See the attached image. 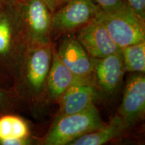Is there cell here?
Masks as SVG:
<instances>
[{
    "instance_id": "obj_1",
    "label": "cell",
    "mask_w": 145,
    "mask_h": 145,
    "mask_svg": "<svg viewBox=\"0 0 145 145\" xmlns=\"http://www.w3.org/2000/svg\"><path fill=\"white\" fill-rule=\"evenodd\" d=\"M98 109L95 105L77 113L58 116L43 140L46 145H69L89 132L102 126Z\"/></svg>"
},
{
    "instance_id": "obj_2",
    "label": "cell",
    "mask_w": 145,
    "mask_h": 145,
    "mask_svg": "<svg viewBox=\"0 0 145 145\" xmlns=\"http://www.w3.org/2000/svg\"><path fill=\"white\" fill-rule=\"evenodd\" d=\"M104 26L120 48L145 40V20L128 4L110 12L101 10L95 18Z\"/></svg>"
},
{
    "instance_id": "obj_3",
    "label": "cell",
    "mask_w": 145,
    "mask_h": 145,
    "mask_svg": "<svg viewBox=\"0 0 145 145\" xmlns=\"http://www.w3.org/2000/svg\"><path fill=\"white\" fill-rule=\"evenodd\" d=\"M18 3L28 47L52 44V13L44 1L22 0Z\"/></svg>"
},
{
    "instance_id": "obj_4",
    "label": "cell",
    "mask_w": 145,
    "mask_h": 145,
    "mask_svg": "<svg viewBox=\"0 0 145 145\" xmlns=\"http://www.w3.org/2000/svg\"><path fill=\"white\" fill-rule=\"evenodd\" d=\"M101 10L94 0H69L52 14V37L75 33L95 19Z\"/></svg>"
},
{
    "instance_id": "obj_5",
    "label": "cell",
    "mask_w": 145,
    "mask_h": 145,
    "mask_svg": "<svg viewBox=\"0 0 145 145\" xmlns=\"http://www.w3.org/2000/svg\"><path fill=\"white\" fill-rule=\"evenodd\" d=\"M52 45L28 46L25 55L24 79L32 96L41 97L52 62Z\"/></svg>"
},
{
    "instance_id": "obj_6",
    "label": "cell",
    "mask_w": 145,
    "mask_h": 145,
    "mask_svg": "<svg viewBox=\"0 0 145 145\" xmlns=\"http://www.w3.org/2000/svg\"><path fill=\"white\" fill-rule=\"evenodd\" d=\"M16 38L26 40L19 4L16 0H3L0 4V55L13 51Z\"/></svg>"
},
{
    "instance_id": "obj_7",
    "label": "cell",
    "mask_w": 145,
    "mask_h": 145,
    "mask_svg": "<svg viewBox=\"0 0 145 145\" xmlns=\"http://www.w3.org/2000/svg\"><path fill=\"white\" fill-rule=\"evenodd\" d=\"M78 85H92L97 88L95 77H81L67 67L59 59L55 47L52 45V62L46 87L50 99L57 102L69 88Z\"/></svg>"
},
{
    "instance_id": "obj_8",
    "label": "cell",
    "mask_w": 145,
    "mask_h": 145,
    "mask_svg": "<svg viewBox=\"0 0 145 145\" xmlns=\"http://www.w3.org/2000/svg\"><path fill=\"white\" fill-rule=\"evenodd\" d=\"M145 111V78L142 73H135L127 81L118 115L127 128L144 116Z\"/></svg>"
},
{
    "instance_id": "obj_9",
    "label": "cell",
    "mask_w": 145,
    "mask_h": 145,
    "mask_svg": "<svg viewBox=\"0 0 145 145\" xmlns=\"http://www.w3.org/2000/svg\"><path fill=\"white\" fill-rule=\"evenodd\" d=\"M76 37L91 58H103L119 51L106 28L98 20L87 24L76 32Z\"/></svg>"
},
{
    "instance_id": "obj_10",
    "label": "cell",
    "mask_w": 145,
    "mask_h": 145,
    "mask_svg": "<svg viewBox=\"0 0 145 145\" xmlns=\"http://www.w3.org/2000/svg\"><path fill=\"white\" fill-rule=\"evenodd\" d=\"M56 51L61 61L72 72L84 77H94L91 57L74 33L63 35Z\"/></svg>"
},
{
    "instance_id": "obj_11",
    "label": "cell",
    "mask_w": 145,
    "mask_h": 145,
    "mask_svg": "<svg viewBox=\"0 0 145 145\" xmlns=\"http://www.w3.org/2000/svg\"><path fill=\"white\" fill-rule=\"evenodd\" d=\"M97 88L112 93L118 88L125 72L121 49L103 58H91Z\"/></svg>"
},
{
    "instance_id": "obj_12",
    "label": "cell",
    "mask_w": 145,
    "mask_h": 145,
    "mask_svg": "<svg viewBox=\"0 0 145 145\" xmlns=\"http://www.w3.org/2000/svg\"><path fill=\"white\" fill-rule=\"evenodd\" d=\"M99 95L98 88L92 85H78L69 88L60 97L58 116L81 112L94 104Z\"/></svg>"
},
{
    "instance_id": "obj_13",
    "label": "cell",
    "mask_w": 145,
    "mask_h": 145,
    "mask_svg": "<svg viewBox=\"0 0 145 145\" xmlns=\"http://www.w3.org/2000/svg\"><path fill=\"white\" fill-rule=\"evenodd\" d=\"M127 127L120 116L117 114L107 124L93 131L81 136L69 145H101L120 137Z\"/></svg>"
},
{
    "instance_id": "obj_14",
    "label": "cell",
    "mask_w": 145,
    "mask_h": 145,
    "mask_svg": "<svg viewBox=\"0 0 145 145\" xmlns=\"http://www.w3.org/2000/svg\"><path fill=\"white\" fill-rule=\"evenodd\" d=\"M30 135L26 122L15 116L0 118V142L5 145L26 144Z\"/></svg>"
},
{
    "instance_id": "obj_15",
    "label": "cell",
    "mask_w": 145,
    "mask_h": 145,
    "mask_svg": "<svg viewBox=\"0 0 145 145\" xmlns=\"http://www.w3.org/2000/svg\"><path fill=\"white\" fill-rule=\"evenodd\" d=\"M125 72H145V40L121 48Z\"/></svg>"
},
{
    "instance_id": "obj_16",
    "label": "cell",
    "mask_w": 145,
    "mask_h": 145,
    "mask_svg": "<svg viewBox=\"0 0 145 145\" xmlns=\"http://www.w3.org/2000/svg\"><path fill=\"white\" fill-rule=\"evenodd\" d=\"M94 1L105 12H114L127 5L126 0H94Z\"/></svg>"
},
{
    "instance_id": "obj_17",
    "label": "cell",
    "mask_w": 145,
    "mask_h": 145,
    "mask_svg": "<svg viewBox=\"0 0 145 145\" xmlns=\"http://www.w3.org/2000/svg\"><path fill=\"white\" fill-rule=\"evenodd\" d=\"M126 1L136 14L145 20V0H126Z\"/></svg>"
},
{
    "instance_id": "obj_18",
    "label": "cell",
    "mask_w": 145,
    "mask_h": 145,
    "mask_svg": "<svg viewBox=\"0 0 145 145\" xmlns=\"http://www.w3.org/2000/svg\"><path fill=\"white\" fill-rule=\"evenodd\" d=\"M52 14L63 6L69 0H43Z\"/></svg>"
},
{
    "instance_id": "obj_19",
    "label": "cell",
    "mask_w": 145,
    "mask_h": 145,
    "mask_svg": "<svg viewBox=\"0 0 145 145\" xmlns=\"http://www.w3.org/2000/svg\"><path fill=\"white\" fill-rule=\"evenodd\" d=\"M1 95H2V93L0 92V99H1Z\"/></svg>"
},
{
    "instance_id": "obj_20",
    "label": "cell",
    "mask_w": 145,
    "mask_h": 145,
    "mask_svg": "<svg viewBox=\"0 0 145 145\" xmlns=\"http://www.w3.org/2000/svg\"><path fill=\"white\" fill-rule=\"evenodd\" d=\"M3 1V0H0V4H1V3H2Z\"/></svg>"
},
{
    "instance_id": "obj_21",
    "label": "cell",
    "mask_w": 145,
    "mask_h": 145,
    "mask_svg": "<svg viewBox=\"0 0 145 145\" xmlns=\"http://www.w3.org/2000/svg\"><path fill=\"white\" fill-rule=\"evenodd\" d=\"M16 1H18V2H20V1H22V0H16Z\"/></svg>"
}]
</instances>
